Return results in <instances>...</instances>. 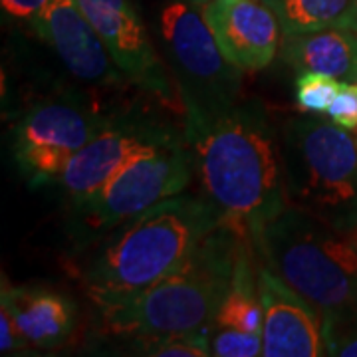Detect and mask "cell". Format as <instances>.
<instances>
[{
  "mask_svg": "<svg viewBox=\"0 0 357 357\" xmlns=\"http://www.w3.org/2000/svg\"><path fill=\"white\" fill-rule=\"evenodd\" d=\"M276 14L284 36L332 26H351L356 0H264Z\"/></svg>",
  "mask_w": 357,
  "mask_h": 357,
  "instance_id": "17",
  "label": "cell"
},
{
  "mask_svg": "<svg viewBox=\"0 0 357 357\" xmlns=\"http://www.w3.org/2000/svg\"><path fill=\"white\" fill-rule=\"evenodd\" d=\"M328 356L357 357V321L326 328Z\"/></svg>",
  "mask_w": 357,
  "mask_h": 357,
  "instance_id": "23",
  "label": "cell"
},
{
  "mask_svg": "<svg viewBox=\"0 0 357 357\" xmlns=\"http://www.w3.org/2000/svg\"><path fill=\"white\" fill-rule=\"evenodd\" d=\"M0 300L8 302L20 332L32 347H60L76 332V304L64 294L42 286L16 288L2 278Z\"/></svg>",
  "mask_w": 357,
  "mask_h": 357,
  "instance_id": "14",
  "label": "cell"
},
{
  "mask_svg": "<svg viewBox=\"0 0 357 357\" xmlns=\"http://www.w3.org/2000/svg\"><path fill=\"white\" fill-rule=\"evenodd\" d=\"M203 16L222 52L243 72H260L280 52L282 26L262 0H208Z\"/></svg>",
  "mask_w": 357,
  "mask_h": 357,
  "instance_id": "13",
  "label": "cell"
},
{
  "mask_svg": "<svg viewBox=\"0 0 357 357\" xmlns=\"http://www.w3.org/2000/svg\"><path fill=\"white\" fill-rule=\"evenodd\" d=\"M89 24L102 36L117 68L131 84L139 86L153 98L183 109L171 70L163 66L147 26L131 0H74Z\"/></svg>",
  "mask_w": 357,
  "mask_h": 357,
  "instance_id": "10",
  "label": "cell"
},
{
  "mask_svg": "<svg viewBox=\"0 0 357 357\" xmlns=\"http://www.w3.org/2000/svg\"><path fill=\"white\" fill-rule=\"evenodd\" d=\"M215 326L262 333V302L258 294L256 248L252 241L244 244L243 252L236 260L232 284L225 302L220 304Z\"/></svg>",
  "mask_w": 357,
  "mask_h": 357,
  "instance_id": "16",
  "label": "cell"
},
{
  "mask_svg": "<svg viewBox=\"0 0 357 357\" xmlns=\"http://www.w3.org/2000/svg\"><path fill=\"white\" fill-rule=\"evenodd\" d=\"M185 133L159 115L143 109L112 112L102 131L70 159L58 185L70 203L82 201L119 173L137 155Z\"/></svg>",
  "mask_w": 357,
  "mask_h": 357,
  "instance_id": "9",
  "label": "cell"
},
{
  "mask_svg": "<svg viewBox=\"0 0 357 357\" xmlns=\"http://www.w3.org/2000/svg\"><path fill=\"white\" fill-rule=\"evenodd\" d=\"M30 347L32 345L20 332L8 302L0 300V354H22Z\"/></svg>",
  "mask_w": 357,
  "mask_h": 357,
  "instance_id": "22",
  "label": "cell"
},
{
  "mask_svg": "<svg viewBox=\"0 0 357 357\" xmlns=\"http://www.w3.org/2000/svg\"><path fill=\"white\" fill-rule=\"evenodd\" d=\"M333 123L347 131H357V84H344L328 109Z\"/></svg>",
  "mask_w": 357,
  "mask_h": 357,
  "instance_id": "21",
  "label": "cell"
},
{
  "mask_svg": "<svg viewBox=\"0 0 357 357\" xmlns=\"http://www.w3.org/2000/svg\"><path fill=\"white\" fill-rule=\"evenodd\" d=\"M252 243L268 266L318 307L326 328L357 321V230H333L288 206Z\"/></svg>",
  "mask_w": 357,
  "mask_h": 357,
  "instance_id": "4",
  "label": "cell"
},
{
  "mask_svg": "<svg viewBox=\"0 0 357 357\" xmlns=\"http://www.w3.org/2000/svg\"><path fill=\"white\" fill-rule=\"evenodd\" d=\"M256 272L262 302V356H328L326 321L318 307L296 292L258 255Z\"/></svg>",
  "mask_w": 357,
  "mask_h": 357,
  "instance_id": "11",
  "label": "cell"
},
{
  "mask_svg": "<svg viewBox=\"0 0 357 357\" xmlns=\"http://www.w3.org/2000/svg\"><path fill=\"white\" fill-rule=\"evenodd\" d=\"M225 218L203 192H181L77 248L74 272L89 298L137 292L181 266Z\"/></svg>",
  "mask_w": 357,
  "mask_h": 357,
  "instance_id": "3",
  "label": "cell"
},
{
  "mask_svg": "<svg viewBox=\"0 0 357 357\" xmlns=\"http://www.w3.org/2000/svg\"><path fill=\"white\" fill-rule=\"evenodd\" d=\"M201 192L256 236L286 211L282 139L266 107L238 102L204 121H185Z\"/></svg>",
  "mask_w": 357,
  "mask_h": 357,
  "instance_id": "1",
  "label": "cell"
},
{
  "mask_svg": "<svg viewBox=\"0 0 357 357\" xmlns=\"http://www.w3.org/2000/svg\"><path fill=\"white\" fill-rule=\"evenodd\" d=\"M344 82L318 72H300L296 79V103L304 114H328Z\"/></svg>",
  "mask_w": 357,
  "mask_h": 357,
  "instance_id": "19",
  "label": "cell"
},
{
  "mask_svg": "<svg viewBox=\"0 0 357 357\" xmlns=\"http://www.w3.org/2000/svg\"><path fill=\"white\" fill-rule=\"evenodd\" d=\"M252 241L248 227L227 217L165 278L128 294L89 298L107 332L121 337H163L213 332L232 284L236 260Z\"/></svg>",
  "mask_w": 357,
  "mask_h": 357,
  "instance_id": "2",
  "label": "cell"
},
{
  "mask_svg": "<svg viewBox=\"0 0 357 357\" xmlns=\"http://www.w3.org/2000/svg\"><path fill=\"white\" fill-rule=\"evenodd\" d=\"M351 28L357 30V0L354 2V16H351Z\"/></svg>",
  "mask_w": 357,
  "mask_h": 357,
  "instance_id": "25",
  "label": "cell"
},
{
  "mask_svg": "<svg viewBox=\"0 0 357 357\" xmlns=\"http://www.w3.org/2000/svg\"><path fill=\"white\" fill-rule=\"evenodd\" d=\"M280 56L298 72H318L357 84V30L351 26L282 36Z\"/></svg>",
  "mask_w": 357,
  "mask_h": 357,
  "instance_id": "15",
  "label": "cell"
},
{
  "mask_svg": "<svg viewBox=\"0 0 357 357\" xmlns=\"http://www.w3.org/2000/svg\"><path fill=\"white\" fill-rule=\"evenodd\" d=\"M211 351L217 357L262 356V333H248L236 328L215 326L211 332Z\"/></svg>",
  "mask_w": 357,
  "mask_h": 357,
  "instance_id": "20",
  "label": "cell"
},
{
  "mask_svg": "<svg viewBox=\"0 0 357 357\" xmlns=\"http://www.w3.org/2000/svg\"><path fill=\"white\" fill-rule=\"evenodd\" d=\"M46 0H0L2 4V13L6 14L14 22L20 24H34L36 16L42 10Z\"/></svg>",
  "mask_w": 357,
  "mask_h": 357,
  "instance_id": "24",
  "label": "cell"
},
{
  "mask_svg": "<svg viewBox=\"0 0 357 357\" xmlns=\"http://www.w3.org/2000/svg\"><path fill=\"white\" fill-rule=\"evenodd\" d=\"M161 36L185 121H204L238 103L243 70L227 58L206 24L203 8L173 0L161 13Z\"/></svg>",
  "mask_w": 357,
  "mask_h": 357,
  "instance_id": "7",
  "label": "cell"
},
{
  "mask_svg": "<svg viewBox=\"0 0 357 357\" xmlns=\"http://www.w3.org/2000/svg\"><path fill=\"white\" fill-rule=\"evenodd\" d=\"M280 139L288 204L333 230H357L356 135L307 114L288 119Z\"/></svg>",
  "mask_w": 357,
  "mask_h": 357,
  "instance_id": "5",
  "label": "cell"
},
{
  "mask_svg": "<svg viewBox=\"0 0 357 357\" xmlns=\"http://www.w3.org/2000/svg\"><path fill=\"white\" fill-rule=\"evenodd\" d=\"M195 177V161L187 135L137 155L115 173L100 191L70 203V236L77 248L93 243L121 222L157 203L185 192Z\"/></svg>",
  "mask_w": 357,
  "mask_h": 357,
  "instance_id": "6",
  "label": "cell"
},
{
  "mask_svg": "<svg viewBox=\"0 0 357 357\" xmlns=\"http://www.w3.org/2000/svg\"><path fill=\"white\" fill-rule=\"evenodd\" d=\"M109 115L76 93L32 105L13 128L10 149L20 175L32 187L56 183L70 159L102 131Z\"/></svg>",
  "mask_w": 357,
  "mask_h": 357,
  "instance_id": "8",
  "label": "cell"
},
{
  "mask_svg": "<svg viewBox=\"0 0 357 357\" xmlns=\"http://www.w3.org/2000/svg\"><path fill=\"white\" fill-rule=\"evenodd\" d=\"M32 30L79 82L100 88H119L129 82L74 0H46Z\"/></svg>",
  "mask_w": 357,
  "mask_h": 357,
  "instance_id": "12",
  "label": "cell"
},
{
  "mask_svg": "<svg viewBox=\"0 0 357 357\" xmlns=\"http://www.w3.org/2000/svg\"><path fill=\"white\" fill-rule=\"evenodd\" d=\"M133 349L139 356L155 357H206L211 351V332L177 333L163 337H135Z\"/></svg>",
  "mask_w": 357,
  "mask_h": 357,
  "instance_id": "18",
  "label": "cell"
}]
</instances>
